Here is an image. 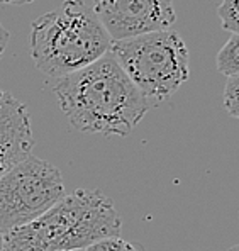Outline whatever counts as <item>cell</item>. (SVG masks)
Here are the masks:
<instances>
[{"instance_id":"1","label":"cell","mask_w":239,"mask_h":251,"mask_svg":"<svg viewBox=\"0 0 239 251\" xmlns=\"http://www.w3.org/2000/svg\"><path fill=\"white\" fill-rule=\"evenodd\" d=\"M53 90L70 124L90 134L127 136L151 109L110 51L58 78Z\"/></svg>"},{"instance_id":"2","label":"cell","mask_w":239,"mask_h":251,"mask_svg":"<svg viewBox=\"0 0 239 251\" xmlns=\"http://www.w3.org/2000/svg\"><path fill=\"white\" fill-rule=\"evenodd\" d=\"M112 46V39L83 0H65L31 24V56L44 75L66 76L85 68Z\"/></svg>"},{"instance_id":"3","label":"cell","mask_w":239,"mask_h":251,"mask_svg":"<svg viewBox=\"0 0 239 251\" xmlns=\"http://www.w3.org/2000/svg\"><path fill=\"white\" fill-rule=\"evenodd\" d=\"M110 54L149 107L170 100L190 76L189 48L170 29L112 41Z\"/></svg>"},{"instance_id":"4","label":"cell","mask_w":239,"mask_h":251,"mask_svg":"<svg viewBox=\"0 0 239 251\" xmlns=\"http://www.w3.org/2000/svg\"><path fill=\"white\" fill-rule=\"evenodd\" d=\"M44 251L87 250L94 243L120 236L116 205L100 190L78 188L65 195L31 223Z\"/></svg>"},{"instance_id":"5","label":"cell","mask_w":239,"mask_h":251,"mask_svg":"<svg viewBox=\"0 0 239 251\" xmlns=\"http://www.w3.org/2000/svg\"><path fill=\"white\" fill-rule=\"evenodd\" d=\"M65 195L60 170L29 154L0 175V234L38 221Z\"/></svg>"},{"instance_id":"6","label":"cell","mask_w":239,"mask_h":251,"mask_svg":"<svg viewBox=\"0 0 239 251\" xmlns=\"http://www.w3.org/2000/svg\"><path fill=\"white\" fill-rule=\"evenodd\" d=\"M92 10L112 41L167 31L176 21L173 0H94Z\"/></svg>"},{"instance_id":"7","label":"cell","mask_w":239,"mask_h":251,"mask_svg":"<svg viewBox=\"0 0 239 251\" xmlns=\"http://www.w3.org/2000/svg\"><path fill=\"white\" fill-rule=\"evenodd\" d=\"M34 146L27 107L0 88V175L27 158Z\"/></svg>"},{"instance_id":"8","label":"cell","mask_w":239,"mask_h":251,"mask_svg":"<svg viewBox=\"0 0 239 251\" xmlns=\"http://www.w3.org/2000/svg\"><path fill=\"white\" fill-rule=\"evenodd\" d=\"M2 251H44L31 224L2 234Z\"/></svg>"},{"instance_id":"9","label":"cell","mask_w":239,"mask_h":251,"mask_svg":"<svg viewBox=\"0 0 239 251\" xmlns=\"http://www.w3.org/2000/svg\"><path fill=\"white\" fill-rule=\"evenodd\" d=\"M217 70L222 75H239V34H233L217 53Z\"/></svg>"},{"instance_id":"10","label":"cell","mask_w":239,"mask_h":251,"mask_svg":"<svg viewBox=\"0 0 239 251\" xmlns=\"http://www.w3.org/2000/svg\"><path fill=\"white\" fill-rule=\"evenodd\" d=\"M217 14L220 24L226 31L239 34V0H222Z\"/></svg>"},{"instance_id":"11","label":"cell","mask_w":239,"mask_h":251,"mask_svg":"<svg viewBox=\"0 0 239 251\" xmlns=\"http://www.w3.org/2000/svg\"><path fill=\"white\" fill-rule=\"evenodd\" d=\"M222 104L229 116L239 119V75L227 78L226 87H224Z\"/></svg>"},{"instance_id":"12","label":"cell","mask_w":239,"mask_h":251,"mask_svg":"<svg viewBox=\"0 0 239 251\" xmlns=\"http://www.w3.org/2000/svg\"><path fill=\"white\" fill-rule=\"evenodd\" d=\"M85 251H144V248L139 245H132V243L122 239L120 236H117V238H107L94 243Z\"/></svg>"},{"instance_id":"13","label":"cell","mask_w":239,"mask_h":251,"mask_svg":"<svg viewBox=\"0 0 239 251\" xmlns=\"http://www.w3.org/2000/svg\"><path fill=\"white\" fill-rule=\"evenodd\" d=\"M10 39V32L7 31L5 27H3V24L0 22V58L3 56V51H5L7 48V43H9Z\"/></svg>"},{"instance_id":"14","label":"cell","mask_w":239,"mask_h":251,"mask_svg":"<svg viewBox=\"0 0 239 251\" xmlns=\"http://www.w3.org/2000/svg\"><path fill=\"white\" fill-rule=\"evenodd\" d=\"M32 0H0V3H29Z\"/></svg>"},{"instance_id":"15","label":"cell","mask_w":239,"mask_h":251,"mask_svg":"<svg viewBox=\"0 0 239 251\" xmlns=\"http://www.w3.org/2000/svg\"><path fill=\"white\" fill-rule=\"evenodd\" d=\"M229 251H239V245H236V246H233V248H229Z\"/></svg>"},{"instance_id":"16","label":"cell","mask_w":239,"mask_h":251,"mask_svg":"<svg viewBox=\"0 0 239 251\" xmlns=\"http://www.w3.org/2000/svg\"><path fill=\"white\" fill-rule=\"evenodd\" d=\"M0 251H2V234H0Z\"/></svg>"}]
</instances>
